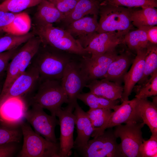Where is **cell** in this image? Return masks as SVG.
Here are the masks:
<instances>
[{"mask_svg":"<svg viewBox=\"0 0 157 157\" xmlns=\"http://www.w3.org/2000/svg\"><path fill=\"white\" fill-rule=\"evenodd\" d=\"M30 64L38 70L40 80L61 79L65 69L74 55L42 44Z\"/></svg>","mask_w":157,"mask_h":157,"instance_id":"1","label":"cell"},{"mask_svg":"<svg viewBox=\"0 0 157 157\" xmlns=\"http://www.w3.org/2000/svg\"><path fill=\"white\" fill-rule=\"evenodd\" d=\"M41 43L72 54L80 56L89 54L79 42L66 30L54 26L52 24H36L33 31Z\"/></svg>","mask_w":157,"mask_h":157,"instance_id":"2","label":"cell"},{"mask_svg":"<svg viewBox=\"0 0 157 157\" xmlns=\"http://www.w3.org/2000/svg\"><path fill=\"white\" fill-rule=\"evenodd\" d=\"M37 88L36 93L30 100V105L47 109L52 116L56 117V112L61 108L62 104L69 103L61 79L40 80Z\"/></svg>","mask_w":157,"mask_h":157,"instance_id":"3","label":"cell"},{"mask_svg":"<svg viewBox=\"0 0 157 157\" xmlns=\"http://www.w3.org/2000/svg\"><path fill=\"white\" fill-rule=\"evenodd\" d=\"M132 9L110 5H99L97 33H114L124 36L133 27L131 18Z\"/></svg>","mask_w":157,"mask_h":157,"instance_id":"4","label":"cell"},{"mask_svg":"<svg viewBox=\"0 0 157 157\" xmlns=\"http://www.w3.org/2000/svg\"><path fill=\"white\" fill-rule=\"evenodd\" d=\"M23 143L18 157H60L59 144L48 140L36 133L29 124L20 125Z\"/></svg>","mask_w":157,"mask_h":157,"instance_id":"5","label":"cell"},{"mask_svg":"<svg viewBox=\"0 0 157 157\" xmlns=\"http://www.w3.org/2000/svg\"><path fill=\"white\" fill-rule=\"evenodd\" d=\"M144 124L138 121L115 126L113 132L121 139L119 144L122 157H139V148L144 140L141 129Z\"/></svg>","mask_w":157,"mask_h":157,"instance_id":"6","label":"cell"},{"mask_svg":"<svg viewBox=\"0 0 157 157\" xmlns=\"http://www.w3.org/2000/svg\"><path fill=\"white\" fill-rule=\"evenodd\" d=\"M117 138L111 129L105 131L89 140L85 146L77 151L84 157H122Z\"/></svg>","mask_w":157,"mask_h":157,"instance_id":"7","label":"cell"},{"mask_svg":"<svg viewBox=\"0 0 157 157\" xmlns=\"http://www.w3.org/2000/svg\"><path fill=\"white\" fill-rule=\"evenodd\" d=\"M76 103H68L66 107L61 108L56 113V117L58 118L60 127L59 143L60 157L70 156L72 154V149L74 147L73 133L75 117L73 112Z\"/></svg>","mask_w":157,"mask_h":157,"instance_id":"8","label":"cell"},{"mask_svg":"<svg viewBox=\"0 0 157 157\" xmlns=\"http://www.w3.org/2000/svg\"><path fill=\"white\" fill-rule=\"evenodd\" d=\"M31 108L27 110L25 119L33 127L34 131L47 140L57 142L55 129L59 124L56 116L46 113L43 108L36 105H31Z\"/></svg>","mask_w":157,"mask_h":157,"instance_id":"9","label":"cell"},{"mask_svg":"<svg viewBox=\"0 0 157 157\" xmlns=\"http://www.w3.org/2000/svg\"><path fill=\"white\" fill-rule=\"evenodd\" d=\"M118 55L115 49L99 55L81 56L80 66L87 83L93 80L104 78Z\"/></svg>","mask_w":157,"mask_h":157,"instance_id":"10","label":"cell"},{"mask_svg":"<svg viewBox=\"0 0 157 157\" xmlns=\"http://www.w3.org/2000/svg\"><path fill=\"white\" fill-rule=\"evenodd\" d=\"M80 59L75 58L68 63L61 79L62 85L68 96V103L77 102V96L87 84L81 71Z\"/></svg>","mask_w":157,"mask_h":157,"instance_id":"11","label":"cell"},{"mask_svg":"<svg viewBox=\"0 0 157 157\" xmlns=\"http://www.w3.org/2000/svg\"><path fill=\"white\" fill-rule=\"evenodd\" d=\"M137 100L135 97L131 100L124 101L120 105H116L106 122L101 127L94 128L91 136L96 137L103 133L106 129L123 123L142 120L137 107Z\"/></svg>","mask_w":157,"mask_h":157,"instance_id":"12","label":"cell"},{"mask_svg":"<svg viewBox=\"0 0 157 157\" xmlns=\"http://www.w3.org/2000/svg\"><path fill=\"white\" fill-rule=\"evenodd\" d=\"M40 81L37 69L30 64L14 80L9 88L0 95V104L12 97H23L36 88Z\"/></svg>","mask_w":157,"mask_h":157,"instance_id":"13","label":"cell"},{"mask_svg":"<svg viewBox=\"0 0 157 157\" xmlns=\"http://www.w3.org/2000/svg\"><path fill=\"white\" fill-rule=\"evenodd\" d=\"M27 109L23 97L9 98L0 104V122L10 126H20L25 119Z\"/></svg>","mask_w":157,"mask_h":157,"instance_id":"14","label":"cell"},{"mask_svg":"<svg viewBox=\"0 0 157 157\" xmlns=\"http://www.w3.org/2000/svg\"><path fill=\"white\" fill-rule=\"evenodd\" d=\"M98 15L85 16L66 26L65 29L77 39L84 48L97 33L98 26Z\"/></svg>","mask_w":157,"mask_h":157,"instance_id":"15","label":"cell"},{"mask_svg":"<svg viewBox=\"0 0 157 157\" xmlns=\"http://www.w3.org/2000/svg\"><path fill=\"white\" fill-rule=\"evenodd\" d=\"M122 44H125L123 36L112 32L97 33L84 48L89 54L98 55L114 50Z\"/></svg>","mask_w":157,"mask_h":157,"instance_id":"16","label":"cell"},{"mask_svg":"<svg viewBox=\"0 0 157 157\" xmlns=\"http://www.w3.org/2000/svg\"><path fill=\"white\" fill-rule=\"evenodd\" d=\"M146 51V48L136 51V55L134 59L131 68L123 77V80L124 85L121 98L122 102L129 100V97L135 85L143 76Z\"/></svg>","mask_w":157,"mask_h":157,"instance_id":"17","label":"cell"},{"mask_svg":"<svg viewBox=\"0 0 157 157\" xmlns=\"http://www.w3.org/2000/svg\"><path fill=\"white\" fill-rule=\"evenodd\" d=\"M73 113L75 117L77 133V136L74 142V148L77 150L87 145L94 128L87 113L83 110L77 102L75 104Z\"/></svg>","mask_w":157,"mask_h":157,"instance_id":"18","label":"cell"},{"mask_svg":"<svg viewBox=\"0 0 157 157\" xmlns=\"http://www.w3.org/2000/svg\"><path fill=\"white\" fill-rule=\"evenodd\" d=\"M85 87L88 88L91 93L111 100L121 99L124 90L121 83L105 78L92 80Z\"/></svg>","mask_w":157,"mask_h":157,"instance_id":"19","label":"cell"},{"mask_svg":"<svg viewBox=\"0 0 157 157\" xmlns=\"http://www.w3.org/2000/svg\"><path fill=\"white\" fill-rule=\"evenodd\" d=\"M134 59L127 52L118 55L110 65L104 78L121 83Z\"/></svg>","mask_w":157,"mask_h":157,"instance_id":"20","label":"cell"},{"mask_svg":"<svg viewBox=\"0 0 157 157\" xmlns=\"http://www.w3.org/2000/svg\"><path fill=\"white\" fill-rule=\"evenodd\" d=\"M99 5L97 0H78L73 8L61 22L67 26L87 15H98Z\"/></svg>","mask_w":157,"mask_h":157,"instance_id":"21","label":"cell"},{"mask_svg":"<svg viewBox=\"0 0 157 157\" xmlns=\"http://www.w3.org/2000/svg\"><path fill=\"white\" fill-rule=\"evenodd\" d=\"M35 16L36 24L46 25L62 22L64 15L48 0H42L38 5Z\"/></svg>","mask_w":157,"mask_h":157,"instance_id":"22","label":"cell"},{"mask_svg":"<svg viewBox=\"0 0 157 157\" xmlns=\"http://www.w3.org/2000/svg\"><path fill=\"white\" fill-rule=\"evenodd\" d=\"M137 99V107L140 118L149 127L151 135H157V106L147 98Z\"/></svg>","mask_w":157,"mask_h":157,"instance_id":"23","label":"cell"},{"mask_svg":"<svg viewBox=\"0 0 157 157\" xmlns=\"http://www.w3.org/2000/svg\"><path fill=\"white\" fill-rule=\"evenodd\" d=\"M131 18L133 25L138 29L156 26L157 24V10L153 7L143 8L139 10L132 9Z\"/></svg>","mask_w":157,"mask_h":157,"instance_id":"24","label":"cell"},{"mask_svg":"<svg viewBox=\"0 0 157 157\" xmlns=\"http://www.w3.org/2000/svg\"><path fill=\"white\" fill-rule=\"evenodd\" d=\"M41 43L40 38L35 35L18 50L20 62L19 75L25 71L29 65L33 58L38 52Z\"/></svg>","mask_w":157,"mask_h":157,"instance_id":"25","label":"cell"},{"mask_svg":"<svg viewBox=\"0 0 157 157\" xmlns=\"http://www.w3.org/2000/svg\"><path fill=\"white\" fill-rule=\"evenodd\" d=\"M77 99L82 101L92 108L113 109L118 101L111 100L98 96L89 92L81 93L77 96Z\"/></svg>","mask_w":157,"mask_h":157,"instance_id":"26","label":"cell"},{"mask_svg":"<svg viewBox=\"0 0 157 157\" xmlns=\"http://www.w3.org/2000/svg\"><path fill=\"white\" fill-rule=\"evenodd\" d=\"M124 41L130 49L136 51L146 48L149 42L146 31L141 28L128 32Z\"/></svg>","mask_w":157,"mask_h":157,"instance_id":"27","label":"cell"},{"mask_svg":"<svg viewBox=\"0 0 157 157\" xmlns=\"http://www.w3.org/2000/svg\"><path fill=\"white\" fill-rule=\"evenodd\" d=\"M31 25L28 15L25 13H18L13 22L3 31L15 35H23L28 33Z\"/></svg>","mask_w":157,"mask_h":157,"instance_id":"28","label":"cell"},{"mask_svg":"<svg viewBox=\"0 0 157 157\" xmlns=\"http://www.w3.org/2000/svg\"><path fill=\"white\" fill-rule=\"evenodd\" d=\"M157 69V45L149 42L146 48L144 73L138 82V84L143 83Z\"/></svg>","mask_w":157,"mask_h":157,"instance_id":"29","label":"cell"},{"mask_svg":"<svg viewBox=\"0 0 157 157\" xmlns=\"http://www.w3.org/2000/svg\"><path fill=\"white\" fill-rule=\"evenodd\" d=\"M35 35L33 32L21 35L7 33L0 38V53L18 47Z\"/></svg>","mask_w":157,"mask_h":157,"instance_id":"30","label":"cell"},{"mask_svg":"<svg viewBox=\"0 0 157 157\" xmlns=\"http://www.w3.org/2000/svg\"><path fill=\"white\" fill-rule=\"evenodd\" d=\"M135 97L147 99L157 95V69L152 73L142 84L136 86Z\"/></svg>","mask_w":157,"mask_h":157,"instance_id":"31","label":"cell"},{"mask_svg":"<svg viewBox=\"0 0 157 157\" xmlns=\"http://www.w3.org/2000/svg\"><path fill=\"white\" fill-rule=\"evenodd\" d=\"M99 5H110L132 8L157 7V0H97Z\"/></svg>","mask_w":157,"mask_h":157,"instance_id":"32","label":"cell"},{"mask_svg":"<svg viewBox=\"0 0 157 157\" xmlns=\"http://www.w3.org/2000/svg\"><path fill=\"white\" fill-rule=\"evenodd\" d=\"M42 0H4L0 3V10L18 13L38 5Z\"/></svg>","mask_w":157,"mask_h":157,"instance_id":"33","label":"cell"},{"mask_svg":"<svg viewBox=\"0 0 157 157\" xmlns=\"http://www.w3.org/2000/svg\"><path fill=\"white\" fill-rule=\"evenodd\" d=\"M22 136L20 126L0 124V144L9 142L18 143Z\"/></svg>","mask_w":157,"mask_h":157,"instance_id":"34","label":"cell"},{"mask_svg":"<svg viewBox=\"0 0 157 157\" xmlns=\"http://www.w3.org/2000/svg\"><path fill=\"white\" fill-rule=\"evenodd\" d=\"M112 112L111 110L106 109L90 108L86 112L94 128L103 126L107 122Z\"/></svg>","mask_w":157,"mask_h":157,"instance_id":"35","label":"cell"},{"mask_svg":"<svg viewBox=\"0 0 157 157\" xmlns=\"http://www.w3.org/2000/svg\"><path fill=\"white\" fill-rule=\"evenodd\" d=\"M157 154V135H151L147 141L143 140L139 149V157H156Z\"/></svg>","mask_w":157,"mask_h":157,"instance_id":"36","label":"cell"},{"mask_svg":"<svg viewBox=\"0 0 157 157\" xmlns=\"http://www.w3.org/2000/svg\"><path fill=\"white\" fill-rule=\"evenodd\" d=\"M48 0L54 5L64 15V17L70 13L78 1V0Z\"/></svg>","mask_w":157,"mask_h":157,"instance_id":"37","label":"cell"},{"mask_svg":"<svg viewBox=\"0 0 157 157\" xmlns=\"http://www.w3.org/2000/svg\"><path fill=\"white\" fill-rule=\"evenodd\" d=\"M18 49L17 47L0 53V75L6 72L9 61Z\"/></svg>","mask_w":157,"mask_h":157,"instance_id":"38","label":"cell"},{"mask_svg":"<svg viewBox=\"0 0 157 157\" xmlns=\"http://www.w3.org/2000/svg\"><path fill=\"white\" fill-rule=\"evenodd\" d=\"M18 13L0 10V32L13 22Z\"/></svg>","mask_w":157,"mask_h":157,"instance_id":"39","label":"cell"},{"mask_svg":"<svg viewBox=\"0 0 157 157\" xmlns=\"http://www.w3.org/2000/svg\"><path fill=\"white\" fill-rule=\"evenodd\" d=\"M16 142L0 144V157H12L17 149Z\"/></svg>","mask_w":157,"mask_h":157,"instance_id":"40","label":"cell"},{"mask_svg":"<svg viewBox=\"0 0 157 157\" xmlns=\"http://www.w3.org/2000/svg\"><path fill=\"white\" fill-rule=\"evenodd\" d=\"M146 32L149 42L154 44H157V26L151 27L141 28Z\"/></svg>","mask_w":157,"mask_h":157,"instance_id":"41","label":"cell"},{"mask_svg":"<svg viewBox=\"0 0 157 157\" xmlns=\"http://www.w3.org/2000/svg\"><path fill=\"white\" fill-rule=\"evenodd\" d=\"M6 72L0 75V95L2 92L6 78Z\"/></svg>","mask_w":157,"mask_h":157,"instance_id":"42","label":"cell"},{"mask_svg":"<svg viewBox=\"0 0 157 157\" xmlns=\"http://www.w3.org/2000/svg\"><path fill=\"white\" fill-rule=\"evenodd\" d=\"M152 102L156 106H157V95L156 97H154Z\"/></svg>","mask_w":157,"mask_h":157,"instance_id":"43","label":"cell"},{"mask_svg":"<svg viewBox=\"0 0 157 157\" xmlns=\"http://www.w3.org/2000/svg\"><path fill=\"white\" fill-rule=\"evenodd\" d=\"M4 0H0V3L2 2Z\"/></svg>","mask_w":157,"mask_h":157,"instance_id":"44","label":"cell"}]
</instances>
